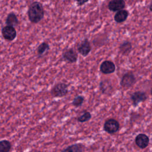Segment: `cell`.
Returning <instances> with one entry per match:
<instances>
[{
    "mask_svg": "<svg viewBox=\"0 0 152 152\" xmlns=\"http://www.w3.org/2000/svg\"><path fill=\"white\" fill-rule=\"evenodd\" d=\"M27 15L31 23L36 24L39 23L45 15V10L42 4L37 1L32 2L28 7Z\"/></svg>",
    "mask_w": 152,
    "mask_h": 152,
    "instance_id": "cell-1",
    "label": "cell"
},
{
    "mask_svg": "<svg viewBox=\"0 0 152 152\" xmlns=\"http://www.w3.org/2000/svg\"><path fill=\"white\" fill-rule=\"evenodd\" d=\"M68 93V86L64 83L55 84L50 90L51 94L55 97H65Z\"/></svg>",
    "mask_w": 152,
    "mask_h": 152,
    "instance_id": "cell-2",
    "label": "cell"
},
{
    "mask_svg": "<svg viewBox=\"0 0 152 152\" xmlns=\"http://www.w3.org/2000/svg\"><path fill=\"white\" fill-rule=\"evenodd\" d=\"M120 128L119 122L114 118L106 120L103 124V129L108 134H113L117 132Z\"/></svg>",
    "mask_w": 152,
    "mask_h": 152,
    "instance_id": "cell-3",
    "label": "cell"
},
{
    "mask_svg": "<svg viewBox=\"0 0 152 152\" xmlns=\"http://www.w3.org/2000/svg\"><path fill=\"white\" fill-rule=\"evenodd\" d=\"M137 82V79L134 74L131 72H126L123 75L120 81V85L123 88H130Z\"/></svg>",
    "mask_w": 152,
    "mask_h": 152,
    "instance_id": "cell-4",
    "label": "cell"
},
{
    "mask_svg": "<svg viewBox=\"0 0 152 152\" xmlns=\"http://www.w3.org/2000/svg\"><path fill=\"white\" fill-rule=\"evenodd\" d=\"M147 99V94L144 91H137L131 94L130 96V99L132 102V106L134 107H137L138 104L141 102H145Z\"/></svg>",
    "mask_w": 152,
    "mask_h": 152,
    "instance_id": "cell-5",
    "label": "cell"
},
{
    "mask_svg": "<svg viewBox=\"0 0 152 152\" xmlns=\"http://www.w3.org/2000/svg\"><path fill=\"white\" fill-rule=\"evenodd\" d=\"M77 50L80 54L84 57L90 53L91 50V46L87 39H84L78 45Z\"/></svg>",
    "mask_w": 152,
    "mask_h": 152,
    "instance_id": "cell-6",
    "label": "cell"
},
{
    "mask_svg": "<svg viewBox=\"0 0 152 152\" xmlns=\"http://www.w3.org/2000/svg\"><path fill=\"white\" fill-rule=\"evenodd\" d=\"M3 37L8 41L14 40L17 36V31L15 28L11 26H5L1 31Z\"/></svg>",
    "mask_w": 152,
    "mask_h": 152,
    "instance_id": "cell-7",
    "label": "cell"
},
{
    "mask_svg": "<svg viewBox=\"0 0 152 152\" xmlns=\"http://www.w3.org/2000/svg\"><path fill=\"white\" fill-rule=\"evenodd\" d=\"M116 70L115 64L109 60H105L102 62L100 66V71L104 74H110L113 73Z\"/></svg>",
    "mask_w": 152,
    "mask_h": 152,
    "instance_id": "cell-8",
    "label": "cell"
},
{
    "mask_svg": "<svg viewBox=\"0 0 152 152\" xmlns=\"http://www.w3.org/2000/svg\"><path fill=\"white\" fill-rule=\"evenodd\" d=\"M62 58L64 61L68 63L72 64L77 61L78 54L73 49L70 48L66 50L62 53Z\"/></svg>",
    "mask_w": 152,
    "mask_h": 152,
    "instance_id": "cell-9",
    "label": "cell"
},
{
    "mask_svg": "<svg viewBox=\"0 0 152 152\" xmlns=\"http://www.w3.org/2000/svg\"><path fill=\"white\" fill-rule=\"evenodd\" d=\"M126 3L124 0H112L108 2L107 8L112 12H118L125 8Z\"/></svg>",
    "mask_w": 152,
    "mask_h": 152,
    "instance_id": "cell-10",
    "label": "cell"
},
{
    "mask_svg": "<svg viewBox=\"0 0 152 152\" xmlns=\"http://www.w3.org/2000/svg\"><path fill=\"white\" fill-rule=\"evenodd\" d=\"M135 144L140 148L144 149L149 144V137L145 134L140 133L138 134L135 138Z\"/></svg>",
    "mask_w": 152,
    "mask_h": 152,
    "instance_id": "cell-11",
    "label": "cell"
},
{
    "mask_svg": "<svg viewBox=\"0 0 152 152\" xmlns=\"http://www.w3.org/2000/svg\"><path fill=\"white\" fill-rule=\"evenodd\" d=\"M99 88L102 94H110L113 91V86L108 80H102L99 83Z\"/></svg>",
    "mask_w": 152,
    "mask_h": 152,
    "instance_id": "cell-12",
    "label": "cell"
},
{
    "mask_svg": "<svg viewBox=\"0 0 152 152\" xmlns=\"http://www.w3.org/2000/svg\"><path fill=\"white\" fill-rule=\"evenodd\" d=\"M85 145L82 143H76L68 146L61 152H84Z\"/></svg>",
    "mask_w": 152,
    "mask_h": 152,
    "instance_id": "cell-13",
    "label": "cell"
},
{
    "mask_svg": "<svg viewBox=\"0 0 152 152\" xmlns=\"http://www.w3.org/2000/svg\"><path fill=\"white\" fill-rule=\"evenodd\" d=\"M132 49V43L128 40L124 41L119 46V52L123 55H128Z\"/></svg>",
    "mask_w": 152,
    "mask_h": 152,
    "instance_id": "cell-14",
    "label": "cell"
},
{
    "mask_svg": "<svg viewBox=\"0 0 152 152\" xmlns=\"http://www.w3.org/2000/svg\"><path fill=\"white\" fill-rule=\"evenodd\" d=\"M129 15V12L126 10H120L115 14L114 20L117 23H121L124 22Z\"/></svg>",
    "mask_w": 152,
    "mask_h": 152,
    "instance_id": "cell-15",
    "label": "cell"
},
{
    "mask_svg": "<svg viewBox=\"0 0 152 152\" xmlns=\"http://www.w3.org/2000/svg\"><path fill=\"white\" fill-rule=\"evenodd\" d=\"M5 23L7 24V26H8L13 27L17 26L18 24V19L16 14L14 12H10L7 17Z\"/></svg>",
    "mask_w": 152,
    "mask_h": 152,
    "instance_id": "cell-16",
    "label": "cell"
},
{
    "mask_svg": "<svg viewBox=\"0 0 152 152\" xmlns=\"http://www.w3.org/2000/svg\"><path fill=\"white\" fill-rule=\"evenodd\" d=\"M49 49V45L48 43L43 42L38 46L36 49V52L39 56H41L43 55Z\"/></svg>",
    "mask_w": 152,
    "mask_h": 152,
    "instance_id": "cell-17",
    "label": "cell"
},
{
    "mask_svg": "<svg viewBox=\"0 0 152 152\" xmlns=\"http://www.w3.org/2000/svg\"><path fill=\"white\" fill-rule=\"evenodd\" d=\"M11 148V143L7 140L0 141V152H9Z\"/></svg>",
    "mask_w": 152,
    "mask_h": 152,
    "instance_id": "cell-18",
    "label": "cell"
},
{
    "mask_svg": "<svg viewBox=\"0 0 152 152\" xmlns=\"http://www.w3.org/2000/svg\"><path fill=\"white\" fill-rule=\"evenodd\" d=\"M91 118V114L88 111H84L82 115H80L77 118V121L83 123L88 121Z\"/></svg>",
    "mask_w": 152,
    "mask_h": 152,
    "instance_id": "cell-19",
    "label": "cell"
},
{
    "mask_svg": "<svg viewBox=\"0 0 152 152\" xmlns=\"http://www.w3.org/2000/svg\"><path fill=\"white\" fill-rule=\"evenodd\" d=\"M84 96L81 95H78L74 98L72 102V104L75 107H78L83 104V103H84Z\"/></svg>",
    "mask_w": 152,
    "mask_h": 152,
    "instance_id": "cell-20",
    "label": "cell"
},
{
    "mask_svg": "<svg viewBox=\"0 0 152 152\" xmlns=\"http://www.w3.org/2000/svg\"><path fill=\"white\" fill-rule=\"evenodd\" d=\"M88 1H84V0H80V1H77V4L78 6H82L84 4H86V2H88Z\"/></svg>",
    "mask_w": 152,
    "mask_h": 152,
    "instance_id": "cell-21",
    "label": "cell"
},
{
    "mask_svg": "<svg viewBox=\"0 0 152 152\" xmlns=\"http://www.w3.org/2000/svg\"><path fill=\"white\" fill-rule=\"evenodd\" d=\"M149 10L150 11H152V3L151 2L150 5H149Z\"/></svg>",
    "mask_w": 152,
    "mask_h": 152,
    "instance_id": "cell-22",
    "label": "cell"
}]
</instances>
